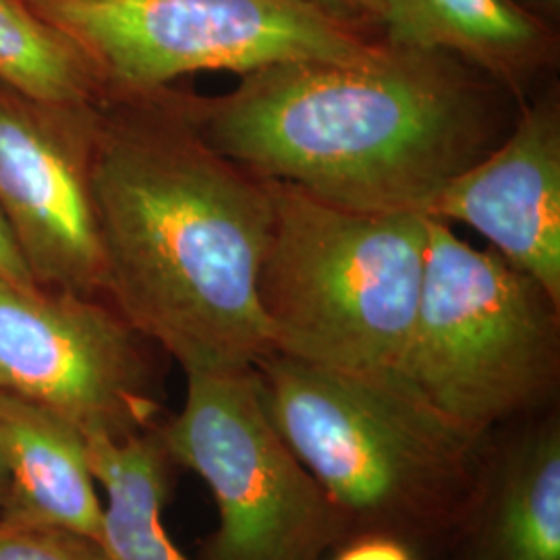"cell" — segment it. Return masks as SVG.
Instances as JSON below:
<instances>
[{"instance_id": "8992f818", "label": "cell", "mask_w": 560, "mask_h": 560, "mask_svg": "<svg viewBox=\"0 0 560 560\" xmlns=\"http://www.w3.org/2000/svg\"><path fill=\"white\" fill-rule=\"evenodd\" d=\"M25 2L80 48L113 96L166 90L200 71L368 59L382 44L301 0Z\"/></svg>"}, {"instance_id": "4fadbf2b", "label": "cell", "mask_w": 560, "mask_h": 560, "mask_svg": "<svg viewBox=\"0 0 560 560\" xmlns=\"http://www.w3.org/2000/svg\"><path fill=\"white\" fill-rule=\"evenodd\" d=\"M0 455L7 494L0 520L101 540L102 504L75 423L0 393Z\"/></svg>"}, {"instance_id": "ac0fdd59", "label": "cell", "mask_w": 560, "mask_h": 560, "mask_svg": "<svg viewBox=\"0 0 560 560\" xmlns=\"http://www.w3.org/2000/svg\"><path fill=\"white\" fill-rule=\"evenodd\" d=\"M328 560H418L411 548L388 536H355L339 544Z\"/></svg>"}, {"instance_id": "d6986e66", "label": "cell", "mask_w": 560, "mask_h": 560, "mask_svg": "<svg viewBox=\"0 0 560 560\" xmlns=\"http://www.w3.org/2000/svg\"><path fill=\"white\" fill-rule=\"evenodd\" d=\"M0 279L11 280L18 284H36L30 270L25 268L20 249L11 237L2 217H0Z\"/></svg>"}, {"instance_id": "5bb4252c", "label": "cell", "mask_w": 560, "mask_h": 560, "mask_svg": "<svg viewBox=\"0 0 560 560\" xmlns=\"http://www.w3.org/2000/svg\"><path fill=\"white\" fill-rule=\"evenodd\" d=\"M85 442L92 474L106 492L98 540L106 560H189L162 523L175 463L156 425L122 441L85 434Z\"/></svg>"}, {"instance_id": "52a82bcc", "label": "cell", "mask_w": 560, "mask_h": 560, "mask_svg": "<svg viewBox=\"0 0 560 560\" xmlns=\"http://www.w3.org/2000/svg\"><path fill=\"white\" fill-rule=\"evenodd\" d=\"M185 376L179 413L156 432L217 501L219 525L200 560H326L340 544L339 523L270 420L256 370Z\"/></svg>"}, {"instance_id": "2e32d148", "label": "cell", "mask_w": 560, "mask_h": 560, "mask_svg": "<svg viewBox=\"0 0 560 560\" xmlns=\"http://www.w3.org/2000/svg\"><path fill=\"white\" fill-rule=\"evenodd\" d=\"M0 560H106L96 541L69 532L0 520Z\"/></svg>"}, {"instance_id": "6da1fadb", "label": "cell", "mask_w": 560, "mask_h": 560, "mask_svg": "<svg viewBox=\"0 0 560 560\" xmlns=\"http://www.w3.org/2000/svg\"><path fill=\"white\" fill-rule=\"evenodd\" d=\"M90 179L104 301L122 320L185 374L249 370L275 351L258 298L270 187L203 140L185 94L104 96Z\"/></svg>"}, {"instance_id": "277c9868", "label": "cell", "mask_w": 560, "mask_h": 560, "mask_svg": "<svg viewBox=\"0 0 560 560\" xmlns=\"http://www.w3.org/2000/svg\"><path fill=\"white\" fill-rule=\"evenodd\" d=\"M266 183L272 229L258 298L275 351L353 376L399 381L420 305L430 219L353 212Z\"/></svg>"}, {"instance_id": "30bf717a", "label": "cell", "mask_w": 560, "mask_h": 560, "mask_svg": "<svg viewBox=\"0 0 560 560\" xmlns=\"http://www.w3.org/2000/svg\"><path fill=\"white\" fill-rule=\"evenodd\" d=\"M425 217L467 224L560 303L559 96L521 108L511 131L448 180Z\"/></svg>"}, {"instance_id": "44dd1931", "label": "cell", "mask_w": 560, "mask_h": 560, "mask_svg": "<svg viewBox=\"0 0 560 560\" xmlns=\"http://www.w3.org/2000/svg\"><path fill=\"white\" fill-rule=\"evenodd\" d=\"M4 494H7V469H4V460H2V455H0V506H2V501H4Z\"/></svg>"}, {"instance_id": "e0dca14e", "label": "cell", "mask_w": 560, "mask_h": 560, "mask_svg": "<svg viewBox=\"0 0 560 560\" xmlns=\"http://www.w3.org/2000/svg\"><path fill=\"white\" fill-rule=\"evenodd\" d=\"M324 18L355 30L372 38L370 32L381 30L384 0H301Z\"/></svg>"}, {"instance_id": "ffe728a7", "label": "cell", "mask_w": 560, "mask_h": 560, "mask_svg": "<svg viewBox=\"0 0 560 560\" xmlns=\"http://www.w3.org/2000/svg\"><path fill=\"white\" fill-rule=\"evenodd\" d=\"M515 2H520L525 11L548 23L559 20L560 0H515Z\"/></svg>"}, {"instance_id": "9a60e30c", "label": "cell", "mask_w": 560, "mask_h": 560, "mask_svg": "<svg viewBox=\"0 0 560 560\" xmlns=\"http://www.w3.org/2000/svg\"><path fill=\"white\" fill-rule=\"evenodd\" d=\"M0 85L62 108L108 96L88 57L25 0H0Z\"/></svg>"}, {"instance_id": "8fae6325", "label": "cell", "mask_w": 560, "mask_h": 560, "mask_svg": "<svg viewBox=\"0 0 560 560\" xmlns=\"http://www.w3.org/2000/svg\"><path fill=\"white\" fill-rule=\"evenodd\" d=\"M446 560H560V413L488 434L480 488Z\"/></svg>"}, {"instance_id": "5b68a950", "label": "cell", "mask_w": 560, "mask_h": 560, "mask_svg": "<svg viewBox=\"0 0 560 560\" xmlns=\"http://www.w3.org/2000/svg\"><path fill=\"white\" fill-rule=\"evenodd\" d=\"M399 381L471 436L557 407L560 303L451 224L428 229L425 272Z\"/></svg>"}, {"instance_id": "3957f363", "label": "cell", "mask_w": 560, "mask_h": 560, "mask_svg": "<svg viewBox=\"0 0 560 560\" xmlns=\"http://www.w3.org/2000/svg\"><path fill=\"white\" fill-rule=\"evenodd\" d=\"M280 436L320 486L340 544L388 536L418 560H446L467 520L488 436L441 418L402 382L268 353L254 365Z\"/></svg>"}, {"instance_id": "9c48e42d", "label": "cell", "mask_w": 560, "mask_h": 560, "mask_svg": "<svg viewBox=\"0 0 560 560\" xmlns=\"http://www.w3.org/2000/svg\"><path fill=\"white\" fill-rule=\"evenodd\" d=\"M96 106H46L0 85V217L38 287L104 300L90 179Z\"/></svg>"}, {"instance_id": "ba28073f", "label": "cell", "mask_w": 560, "mask_h": 560, "mask_svg": "<svg viewBox=\"0 0 560 560\" xmlns=\"http://www.w3.org/2000/svg\"><path fill=\"white\" fill-rule=\"evenodd\" d=\"M138 335L104 300L0 279V393L115 441L161 421Z\"/></svg>"}, {"instance_id": "7c38bea8", "label": "cell", "mask_w": 560, "mask_h": 560, "mask_svg": "<svg viewBox=\"0 0 560 560\" xmlns=\"http://www.w3.org/2000/svg\"><path fill=\"white\" fill-rule=\"evenodd\" d=\"M382 42L444 52L520 96L559 59L552 23L515 0H384Z\"/></svg>"}, {"instance_id": "7a4b0ae2", "label": "cell", "mask_w": 560, "mask_h": 560, "mask_svg": "<svg viewBox=\"0 0 560 560\" xmlns=\"http://www.w3.org/2000/svg\"><path fill=\"white\" fill-rule=\"evenodd\" d=\"M474 71L382 42L368 59L279 62L185 104L203 140L260 179L353 212L425 214L502 140L497 83Z\"/></svg>"}]
</instances>
